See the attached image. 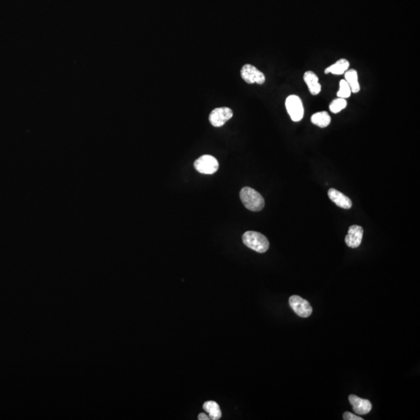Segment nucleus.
Segmentation results:
<instances>
[{
  "label": "nucleus",
  "mask_w": 420,
  "mask_h": 420,
  "mask_svg": "<svg viewBox=\"0 0 420 420\" xmlns=\"http://www.w3.org/2000/svg\"><path fill=\"white\" fill-rule=\"evenodd\" d=\"M240 198L243 205L253 212H259L265 206L263 197L250 187H244L240 190Z\"/></svg>",
  "instance_id": "nucleus-1"
},
{
  "label": "nucleus",
  "mask_w": 420,
  "mask_h": 420,
  "mask_svg": "<svg viewBox=\"0 0 420 420\" xmlns=\"http://www.w3.org/2000/svg\"><path fill=\"white\" fill-rule=\"evenodd\" d=\"M242 240L248 248L259 253H265L269 248V242L267 237L259 232H245Z\"/></svg>",
  "instance_id": "nucleus-2"
},
{
  "label": "nucleus",
  "mask_w": 420,
  "mask_h": 420,
  "mask_svg": "<svg viewBox=\"0 0 420 420\" xmlns=\"http://www.w3.org/2000/svg\"><path fill=\"white\" fill-rule=\"evenodd\" d=\"M286 108L290 119L294 122H300L304 114L303 102L297 95H290L286 99Z\"/></svg>",
  "instance_id": "nucleus-3"
},
{
  "label": "nucleus",
  "mask_w": 420,
  "mask_h": 420,
  "mask_svg": "<svg viewBox=\"0 0 420 420\" xmlns=\"http://www.w3.org/2000/svg\"><path fill=\"white\" fill-rule=\"evenodd\" d=\"M241 78L249 84L262 85L265 83V76L262 71L250 64H245L240 70Z\"/></svg>",
  "instance_id": "nucleus-4"
},
{
  "label": "nucleus",
  "mask_w": 420,
  "mask_h": 420,
  "mask_svg": "<svg viewBox=\"0 0 420 420\" xmlns=\"http://www.w3.org/2000/svg\"><path fill=\"white\" fill-rule=\"evenodd\" d=\"M197 171L204 174H213L219 169L218 160L211 155H203L194 163Z\"/></svg>",
  "instance_id": "nucleus-5"
},
{
  "label": "nucleus",
  "mask_w": 420,
  "mask_h": 420,
  "mask_svg": "<svg viewBox=\"0 0 420 420\" xmlns=\"http://www.w3.org/2000/svg\"><path fill=\"white\" fill-rule=\"evenodd\" d=\"M289 303L291 308L301 318H308L313 311L311 305L307 300L301 298L299 296H292L289 300Z\"/></svg>",
  "instance_id": "nucleus-6"
},
{
  "label": "nucleus",
  "mask_w": 420,
  "mask_h": 420,
  "mask_svg": "<svg viewBox=\"0 0 420 420\" xmlns=\"http://www.w3.org/2000/svg\"><path fill=\"white\" fill-rule=\"evenodd\" d=\"M233 117V111L229 108H217L214 109L208 116V120L213 126H223L227 121L230 120Z\"/></svg>",
  "instance_id": "nucleus-7"
},
{
  "label": "nucleus",
  "mask_w": 420,
  "mask_h": 420,
  "mask_svg": "<svg viewBox=\"0 0 420 420\" xmlns=\"http://www.w3.org/2000/svg\"><path fill=\"white\" fill-rule=\"evenodd\" d=\"M364 235V229L358 225H353L348 228V233L345 238V243L351 249H357L361 244Z\"/></svg>",
  "instance_id": "nucleus-8"
},
{
  "label": "nucleus",
  "mask_w": 420,
  "mask_h": 420,
  "mask_svg": "<svg viewBox=\"0 0 420 420\" xmlns=\"http://www.w3.org/2000/svg\"><path fill=\"white\" fill-rule=\"evenodd\" d=\"M348 401L352 405L354 412L358 415H366L371 410V402L367 399H360L357 395H351L348 396Z\"/></svg>",
  "instance_id": "nucleus-9"
},
{
  "label": "nucleus",
  "mask_w": 420,
  "mask_h": 420,
  "mask_svg": "<svg viewBox=\"0 0 420 420\" xmlns=\"http://www.w3.org/2000/svg\"><path fill=\"white\" fill-rule=\"evenodd\" d=\"M328 194L331 200L338 207L345 208V209H348L352 207L353 203L351 199L339 191L335 189H330Z\"/></svg>",
  "instance_id": "nucleus-10"
},
{
  "label": "nucleus",
  "mask_w": 420,
  "mask_h": 420,
  "mask_svg": "<svg viewBox=\"0 0 420 420\" xmlns=\"http://www.w3.org/2000/svg\"><path fill=\"white\" fill-rule=\"evenodd\" d=\"M303 80L308 87L312 95L316 96L322 91V85L319 84V78L313 71H307L303 74Z\"/></svg>",
  "instance_id": "nucleus-11"
},
{
  "label": "nucleus",
  "mask_w": 420,
  "mask_h": 420,
  "mask_svg": "<svg viewBox=\"0 0 420 420\" xmlns=\"http://www.w3.org/2000/svg\"><path fill=\"white\" fill-rule=\"evenodd\" d=\"M349 67V62L345 58H341L330 66L325 68V74H332L334 75H342L345 74Z\"/></svg>",
  "instance_id": "nucleus-12"
},
{
  "label": "nucleus",
  "mask_w": 420,
  "mask_h": 420,
  "mask_svg": "<svg viewBox=\"0 0 420 420\" xmlns=\"http://www.w3.org/2000/svg\"><path fill=\"white\" fill-rule=\"evenodd\" d=\"M345 80L349 85L352 93H357L360 91V86L357 70L353 69V68L347 70L345 73Z\"/></svg>",
  "instance_id": "nucleus-13"
},
{
  "label": "nucleus",
  "mask_w": 420,
  "mask_h": 420,
  "mask_svg": "<svg viewBox=\"0 0 420 420\" xmlns=\"http://www.w3.org/2000/svg\"><path fill=\"white\" fill-rule=\"evenodd\" d=\"M331 116L327 112H320L317 113L313 114L311 116L312 123L313 125H317L320 128H325V127L329 126L331 123Z\"/></svg>",
  "instance_id": "nucleus-14"
},
{
  "label": "nucleus",
  "mask_w": 420,
  "mask_h": 420,
  "mask_svg": "<svg viewBox=\"0 0 420 420\" xmlns=\"http://www.w3.org/2000/svg\"><path fill=\"white\" fill-rule=\"evenodd\" d=\"M203 409L208 414L210 419L218 420L221 418L222 412L220 406L214 401L205 402L203 404Z\"/></svg>",
  "instance_id": "nucleus-15"
},
{
  "label": "nucleus",
  "mask_w": 420,
  "mask_h": 420,
  "mask_svg": "<svg viewBox=\"0 0 420 420\" xmlns=\"http://www.w3.org/2000/svg\"><path fill=\"white\" fill-rule=\"evenodd\" d=\"M347 101L345 99L338 97L332 100V103L329 105V109L333 114L339 113L341 111L346 108Z\"/></svg>",
  "instance_id": "nucleus-16"
},
{
  "label": "nucleus",
  "mask_w": 420,
  "mask_h": 420,
  "mask_svg": "<svg viewBox=\"0 0 420 420\" xmlns=\"http://www.w3.org/2000/svg\"><path fill=\"white\" fill-rule=\"evenodd\" d=\"M352 93L351 88L345 80H341L339 82V90L337 92V96L341 98L346 99L350 97Z\"/></svg>",
  "instance_id": "nucleus-17"
},
{
  "label": "nucleus",
  "mask_w": 420,
  "mask_h": 420,
  "mask_svg": "<svg viewBox=\"0 0 420 420\" xmlns=\"http://www.w3.org/2000/svg\"><path fill=\"white\" fill-rule=\"evenodd\" d=\"M343 418L345 420H364V418L361 417L357 416L354 414L351 413L349 412H345L343 415Z\"/></svg>",
  "instance_id": "nucleus-18"
},
{
  "label": "nucleus",
  "mask_w": 420,
  "mask_h": 420,
  "mask_svg": "<svg viewBox=\"0 0 420 420\" xmlns=\"http://www.w3.org/2000/svg\"><path fill=\"white\" fill-rule=\"evenodd\" d=\"M198 418L199 420H208L210 419L209 417L207 416L205 414L200 413L198 415Z\"/></svg>",
  "instance_id": "nucleus-19"
}]
</instances>
